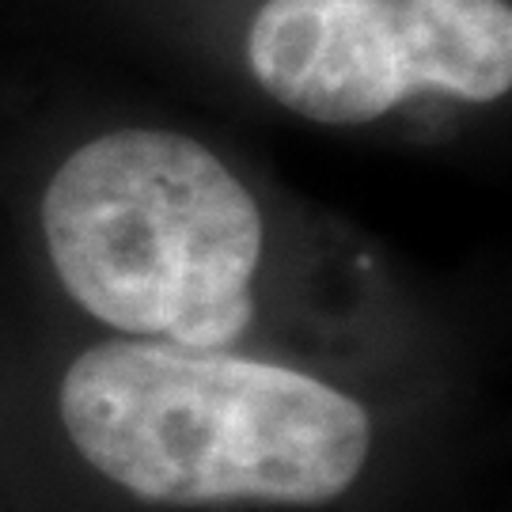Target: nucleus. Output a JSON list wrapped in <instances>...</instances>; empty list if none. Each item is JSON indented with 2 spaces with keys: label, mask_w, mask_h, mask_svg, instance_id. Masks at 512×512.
Wrapping results in <instances>:
<instances>
[{
  "label": "nucleus",
  "mask_w": 512,
  "mask_h": 512,
  "mask_svg": "<svg viewBox=\"0 0 512 512\" xmlns=\"http://www.w3.org/2000/svg\"><path fill=\"white\" fill-rule=\"evenodd\" d=\"M418 92L494 103L512 88V12L505 0H403Z\"/></svg>",
  "instance_id": "4"
},
{
  "label": "nucleus",
  "mask_w": 512,
  "mask_h": 512,
  "mask_svg": "<svg viewBox=\"0 0 512 512\" xmlns=\"http://www.w3.org/2000/svg\"><path fill=\"white\" fill-rule=\"evenodd\" d=\"M42 236L65 293L107 327L183 349L251 327L262 213L194 137L114 129L76 148L42 194Z\"/></svg>",
  "instance_id": "2"
},
{
  "label": "nucleus",
  "mask_w": 512,
  "mask_h": 512,
  "mask_svg": "<svg viewBox=\"0 0 512 512\" xmlns=\"http://www.w3.org/2000/svg\"><path fill=\"white\" fill-rule=\"evenodd\" d=\"M61 425L148 505H327L353 490L372 418L308 372L171 342H103L61 380Z\"/></svg>",
  "instance_id": "1"
},
{
  "label": "nucleus",
  "mask_w": 512,
  "mask_h": 512,
  "mask_svg": "<svg viewBox=\"0 0 512 512\" xmlns=\"http://www.w3.org/2000/svg\"><path fill=\"white\" fill-rule=\"evenodd\" d=\"M247 65L270 99L323 126H365L418 92L403 0H266Z\"/></svg>",
  "instance_id": "3"
}]
</instances>
